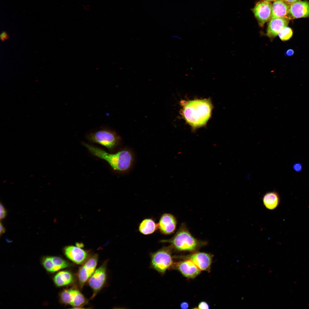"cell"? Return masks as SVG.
<instances>
[{
  "instance_id": "cell-7",
  "label": "cell",
  "mask_w": 309,
  "mask_h": 309,
  "mask_svg": "<svg viewBox=\"0 0 309 309\" xmlns=\"http://www.w3.org/2000/svg\"><path fill=\"white\" fill-rule=\"evenodd\" d=\"M62 302L74 307H79L84 304L86 300L83 295L78 290L74 289L64 290L60 295Z\"/></svg>"
},
{
  "instance_id": "cell-22",
  "label": "cell",
  "mask_w": 309,
  "mask_h": 309,
  "mask_svg": "<svg viewBox=\"0 0 309 309\" xmlns=\"http://www.w3.org/2000/svg\"><path fill=\"white\" fill-rule=\"evenodd\" d=\"M0 220H1L3 219L6 217L7 212L4 206L1 203H0Z\"/></svg>"
},
{
  "instance_id": "cell-24",
  "label": "cell",
  "mask_w": 309,
  "mask_h": 309,
  "mask_svg": "<svg viewBox=\"0 0 309 309\" xmlns=\"http://www.w3.org/2000/svg\"><path fill=\"white\" fill-rule=\"evenodd\" d=\"M9 38V36L7 33L5 31H3L0 35V38L1 40L4 41L7 39Z\"/></svg>"
},
{
  "instance_id": "cell-13",
  "label": "cell",
  "mask_w": 309,
  "mask_h": 309,
  "mask_svg": "<svg viewBox=\"0 0 309 309\" xmlns=\"http://www.w3.org/2000/svg\"><path fill=\"white\" fill-rule=\"evenodd\" d=\"M289 19L287 17L270 18L267 29V35L272 39L278 35L283 28L287 27Z\"/></svg>"
},
{
  "instance_id": "cell-23",
  "label": "cell",
  "mask_w": 309,
  "mask_h": 309,
  "mask_svg": "<svg viewBox=\"0 0 309 309\" xmlns=\"http://www.w3.org/2000/svg\"><path fill=\"white\" fill-rule=\"evenodd\" d=\"M197 307L195 308L206 309L209 308V306L208 304L204 301L200 302L199 304Z\"/></svg>"
},
{
  "instance_id": "cell-9",
  "label": "cell",
  "mask_w": 309,
  "mask_h": 309,
  "mask_svg": "<svg viewBox=\"0 0 309 309\" xmlns=\"http://www.w3.org/2000/svg\"><path fill=\"white\" fill-rule=\"evenodd\" d=\"M106 264L104 263L96 270L90 278L89 284L94 291V297L103 287L106 277Z\"/></svg>"
},
{
  "instance_id": "cell-20",
  "label": "cell",
  "mask_w": 309,
  "mask_h": 309,
  "mask_svg": "<svg viewBox=\"0 0 309 309\" xmlns=\"http://www.w3.org/2000/svg\"><path fill=\"white\" fill-rule=\"evenodd\" d=\"M54 282L58 286L68 285L73 282L72 274L69 271H62L58 273L54 278Z\"/></svg>"
},
{
  "instance_id": "cell-16",
  "label": "cell",
  "mask_w": 309,
  "mask_h": 309,
  "mask_svg": "<svg viewBox=\"0 0 309 309\" xmlns=\"http://www.w3.org/2000/svg\"><path fill=\"white\" fill-rule=\"evenodd\" d=\"M64 252L67 258L78 264L83 262L87 256V252L78 246H67L64 248Z\"/></svg>"
},
{
  "instance_id": "cell-30",
  "label": "cell",
  "mask_w": 309,
  "mask_h": 309,
  "mask_svg": "<svg viewBox=\"0 0 309 309\" xmlns=\"http://www.w3.org/2000/svg\"><path fill=\"white\" fill-rule=\"evenodd\" d=\"M263 0L270 2H271V1H276V0Z\"/></svg>"
},
{
  "instance_id": "cell-6",
  "label": "cell",
  "mask_w": 309,
  "mask_h": 309,
  "mask_svg": "<svg viewBox=\"0 0 309 309\" xmlns=\"http://www.w3.org/2000/svg\"><path fill=\"white\" fill-rule=\"evenodd\" d=\"M272 7L271 3L263 0L257 3L253 8V11L260 27H263L271 18Z\"/></svg>"
},
{
  "instance_id": "cell-18",
  "label": "cell",
  "mask_w": 309,
  "mask_h": 309,
  "mask_svg": "<svg viewBox=\"0 0 309 309\" xmlns=\"http://www.w3.org/2000/svg\"><path fill=\"white\" fill-rule=\"evenodd\" d=\"M262 201L264 205L267 209L273 210L279 205L280 198L278 193L275 191L266 193L263 196Z\"/></svg>"
},
{
  "instance_id": "cell-12",
  "label": "cell",
  "mask_w": 309,
  "mask_h": 309,
  "mask_svg": "<svg viewBox=\"0 0 309 309\" xmlns=\"http://www.w3.org/2000/svg\"><path fill=\"white\" fill-rule=\"evenodd\" d=\"M172 267L179 271L185 277L194 278L199 274L200 270L191 260L187 259L175 263Z\"/></svg>"
},
{
  "instance_id": "cell-2",
  "label": "cell",
  "mask_w": 309,
  "mask_h": 309,
  "mask_svg": "<svg viewBox=\"0 0 309 309\" xmlns=\"http://www.w3.org/2000/svg\"><path fill=\"white\" fill-rule=\"evenodd\" d=\"M83 145L92 155L106 161L114 170L124 171L130 167L132 157L128 151L122 150L115 153H110L99 148L83 142Z\"/></svg>"
},
{
  "instance_id": "cell-28",
  "label": "cell",
  "mask_w": 309,
  "mask_h": 309,
  "mask_svg": "<svg viewBox=\"0 0 309 309\" xmlns=\"http://www.w3.org/2000/svg\"><path fill=\"white\" fill-rule=\"evenodd\" d=\"M290 5L300 0H282Z\"/></svg>"
},
{
  "instance_id": "cell-15",
  "label": "cell",
  "mask_w": 309,
  "mask_h": 309,
  "mask_svg": "<svg viewBox=\"0 0 309 309\" xmlns=\"http://www.w3.org/2000/svg\"><path fill=\"white\" fill-rule=\"evenodd\" d=\"M42 263L44 268L51 272H57L70 266L68 262L56 256L46 257L43 259Z\"/></svg>"
},
{
  "instance_id": "cell-25",
  "label": "cell",
  "mask_w": 309,
  "mask_h": 309,
  "mask_svg": "<svg viewBox=\"0 0 309 309\" xmlns=\"http://www.w3.org/2000/svg\"><path fill=\"white\" fill-rule=\"evenodd\" d=\"M189 306L188 303L186 302H183L181 303L180 306L181 308L183 309H187L189 308Z\"/></svg>"
},
{
  "instance_id": "cell-29",
  "label": "cell",
  "mask_w": 309,
  "mask_h": 309,
  "mask_svg": "<svg viewBox=\"0 0 309 309\" xmlns=\"http://www.w3.org/2000/svg\"><path fill=\"white\" fill-rule=\"evenodd\" d=\"M294 169H295L297 171H300L301 168V166L300 164H296L294 165Z\"/></svg>"
},
{
  "instance_id": "cell-11",
  "label": "cell",
  "mask_w": 309,
  "mask_h": 309,
  "mask_svg": "<svg viewBox=\"0 0 309 309\" xmlns=\"http://www.w3.org/2000/svg\"><path fill=\"white\" fill-rule=\"evenodd\" d=\"M309 17V2L298 1L290 5L287 17L289 19Z\"/></svg>"
},
{
  "instance_id": "cell-5",
  "label": "cell",
  "mask_w": 309,
  "mask_h": 309,
  "mask_svg": "<svg viewBox=\"0 0 309 309\" xmlns=\"http://www.w3.org/2000/svg\"><path fill=\"white\" fill-rule=\"evenodd\" d=\"M90 141L101 145L111 150L118 144L120 138L116 132L107 128H102L88 134Z\"/></svg>"
},
{
  "instance_id": "cell-10",
  "label": "cell",
  "mask_w": 309,
  "mask_h": 309,
  "mask_svg": "<svg viewBox=\"0 0 309 309\" xmlns=\"http://www.w3.org/2000/svg\"><path fill=\"white\" fill-rule=\"evenodd\" d=\"M177 220L172 214L165 213L161 216L158 224V229L162 234L165 235L171 234L175 231Z\"/></svg>"
},
{
  "instance_id": "cell-1",
  "label": "cell",
  "mask_w": 309,
  "mask_h": 309,
  "mask_svg": "<svg viewBox=\"0 0 309 309\" xmlns=\"http://www.w3.org/2000/svg\"><path fill=\"white\" fill-rule=\"evenodd\" d=\"M181 104V115L193 129L205 125L211 117L213 106L210 99L183 100Z\"/></svg>"
},
{
  "instance_id": "cell-14",
  "label": "cell",
  "mask_w": 309,
  "mask_h": 309,
  "mask_svg": "<svg viewBox=\"0 0 309 309\" xmlns=\"http://www.w3.org/2000/svg\"><path fill=\"white\" fill-rule=\"evenodd\" d=\"M187 259L192 261L201 270H210L212 260L210 254L203 252H195L188 256Z\"/></svg>"
},
{
  "instance_id": "cell-27",
  "label": "cell",
  "mask_w": 309,
  "mask_h": 309,
  "mask_svg": "<svg viewBox=\"0 0 309 309\" xmlns=\"http://www.w3.org/2000/svg\"><path fill=\"white\" fill-rule=\"evenodd\" d=\"M0 234L1 236L2 235L3 233H4L5 231V229L3 225V224L1 223H0Z\"/></svg>"
},
{
  "instance_id": "cell-4",
  "label": "cell",
  "mask_w": 309,
  "mask_h": 309,
  "mask_svg": "<svg viewBox=\"0 0 309 309\" xmlns=\"http://www.w3.org/2000/svg\"><path fill=\"white\" fill-rule=\"evenodd\" d=\"M173 248L170 245L164 247L150 254V268L162 275L173 266L174 263L172 252Z\"/></svg>"
},
{
  "instance_id": "cell-3",
  "label": "cell",
  "mask_w": 309,
  "mask_h": 309,
  "mask_svg": "<svg viewBox=\"0 0 309 309\" xmlns=\"http://www.w3.org/2000/svg\"><path fill=\"white\" fill-rule=\"evenodd\" d=\"M160 242L168 243L173 249L180 251H193L206 245L207 242L195 238L186 225L181 224L174 235L171 238L162 239Z\"/></svg>"
},
{
  "instance_id": "cell-21",
  "label": "cell",
  "mask_w": 309,
  "mask_h": 309,
  "mask_svg": "<svg viewBox=\"0 0 309 309\" xmlns=\"http://www.w3.org/2000/svg\"><path fill=\"white\" fill-rule=\"evenodd\" d=\"M293 31L290 27H286L283 28L278 33L280 39L282 41L289 40L292 36Z\"/></svg>"
},
{
  "instance_id": "cell-17",
  "label": "cell",
  "mask_w": 309,
  "mask_h": 309,
  "mask_svg": "<svg viewBox=\"0 0 309 309\" xmlns=\"http://www.w3.org/2000/svg\"><path fill=\"white\" fill-rule=\"evenodd\" d=\"M290 5L282 0L274 1L272 5L271 18L287 17Z\"/></svg>"
},
{
  "instance_id": "cell-19",
  "label": "cell",
  "mask_w": 309,
  "mask_h": 309,
  "mask_svg": "<svg viewBox=\"0 0 309 309\" xmlns=\"http://www.w3.org/2000/svg\"><path fill=\"white\" fill-rule=\"evenodd\" d=\"M138 230L141 234L147 235L154 233L158 229V224L151 218L143 219L138 226Z\"/></svg>"
},
{
  "instance_id": "cell-26",
  "label": "cell",
  "mask_w": 309,
  "mask_h": 309,
  "mask_svg": "<svg viewBox=\"0 0 309 309\" xmlns=\"http://www.w3.org/2000/svg\"><path fill=\"white\" fill-rule=\"evenodd\" d=\"M294 50L292 49H289L287 50L285 53V55L288 56H292L294 54Z\"/></svg>"
},
{
  "instance_id": "cell-8",
  "label": "cell",
  "mask_w": 309,
  "mask_h": 309,
  "mask_svg": "<svg viewBox=\"0 0 309 309\" xmlns=\"http://www.w3.org/2000/svg\"><path fill=\"white\" fill-rule=\"evenodd\" d=\"M98 260V256L95 255L89 259L80 268L78 273V278L81 287L95 272Z\"/></svg>"
}]
</instances>
